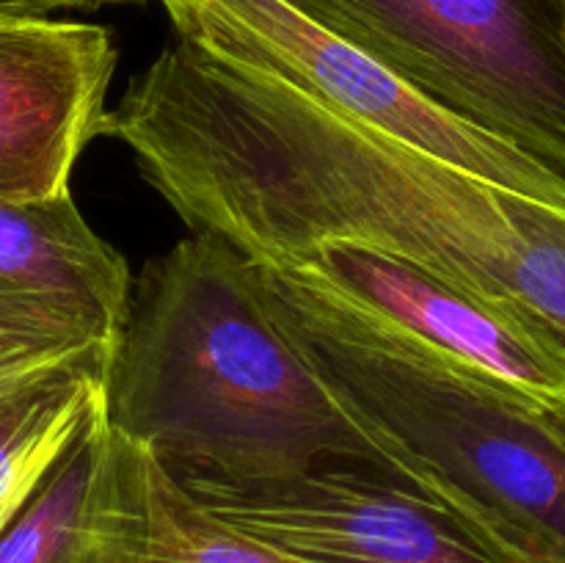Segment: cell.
Returning <instances> with one entry per match:
<instances>
[{"instance_id":"6da1fadb","label":"cell","mask_w":565,"mask_h":563,"mask_svg":"<svg viewBox=\"0 0 565 563\" xmlns=\"http://www.w3.org/2000/svg\"><path fill=\"white\" fill-rule=\"evenodd\" d=\"M105 419L171 475L246 484L323 461L390 469L268 318L248 259L204 232L132 282Z\"/></svg>"},{"instance_id":"7a4b0ae2","label":"cell","mask_w":565,"mask_h":563,"mask_svg":"<svg viewBox=\"0 0 565 563\" xmlns=\"http://www.w3.org/2000/svg\"><path fill=\"white\" fill-rule=\"evenodd\" d=\"M248 274L392 472L533 561L565 563V408L450 364L301 270L248 259Z\"/></svg>"},{"instance_id":"3957f363","label":"cell","mask_w":565,"mask_h":563,"mask_svg":"<svg viewBox=\"0 0 565 563\" xmlns=\"http://www.w3.org/2000/svg\"><path fill=\"white\" fill-rule=\"evenodd\" d=\"M456 119L565 177V0H287Z\"/></svg>"},{"instance_id":"277c9868","label":"cell","mask_w":565,"mask_h":563,"mask_svg":"<svg viewBox=\"0 0 565 563\" xmlns=\"http://www.w3.org/2000/svg\"><path fill=\"white\" fill-rule=\"evenodd\" d=\"M177 39L456 169L565 210V177L456 119L287 0H160Z\"/></svg>"},{"instance_id":"5b68a950","label":"cell","mask_w":565,"mask_h":563,"mask_svg":"<svg viewBox=\"0 0 565 563\" xmlns=\"http://www.w3.org/2000/svg\"><path fill=\"white\" fill-rule=\"evenodd\" d=\"M171 478L210 517L298 563H539L367 461H323L246 484Z\"/></svg>"},{"instance_id":"8992f818","label":"cell","mask_w":565,"mask_h":563,"mask_svg":"<svg viewBox=\"0 0 565 563\" xmlns=\"http://www.w3.org/2000/svg\"><path fill=\"white\" fill-rule=\"evenodd\" d=\"M450 364L565 408V353L535 320L356 243H323L292 265Z\"/></svg>"},{"instance_id":"52a82bcc","label":"cell","mask_w":565,"mask_h":563,"mask_svg":"<svg viewBox=\"0 0 565 563\" xmlns=\"http://www.w3.org/2000/svg\"><path fill=\"white\" fill-rule=\"evenodd\" d=\"M116 72L114 33L75 20H0V202L70 193L99 136Z\"/></svg>"},{"instance_id":"ba28073f","label":"cell","mask_w":565,"mask_h":563,"mask_svg":"<svg viewBox=\"0 0 565 563\" xmlns=\"http://www.w3.org/2000/svg\"><path fill=\"white\" fill-rule=\"evenodd\" d=\"M136 445L105 412L0 535V563H141Z\"/></svg>"},{"instance_id":"9c48e42d","label":"cell","mask_w":565,"mask_h":563,"mask_svg":"<svg viewBox=\"0 0 565 563\" xmlns=\"http://www.w3.org/2000/svg\"><path fill=\"white\" fill-rule=\"evenodd\" d=\"M0 279L64 307L99 340H119L130 268L70 193L36 204L0 202Z\"/></svg>"},{"instance_id":"30bf717a","label":"cell","mask_w":565,"mask_h":563,"mask_svg":"<svg viewBox=\"0 0 565 563\" xmlns=\"http://www.w3.org/2000/svg\"><path fill=\"white\" fill-rule=\"evenodd\" d=\"M105 373L75 370L0 397V535L105 412Z\"/></svg>"},{"instance_id":"8fae6325","label":"cell","mask_w":565,"mask_h":563,"mask_svg":"<svg viewBox=\"0 0 565 563\" xmlns=\"http://www.w3.org/2000/svg\"><path fill=\"white\" fill-rule=\"evenodd\" d=\"M136 464L143 513L141 563H298L210 517L143 445H136Z\"/></svg>"},{"instance_id":"7c38bea8","label":"cell","mask_w":565,"mask_h":563,"mask_svg":"<svg viewBox=\"0 0 565 563\" xmlns=\"http://www.w3.org/2000/svg\"><path fill=\"white\" fill-rule=\"evenodd\" d=\"M110 357V342L0 334V397L75 370H108Z\"/></svg>"},{"instance_id":"4fadbf2b","label":"cell","mask_w":565,"mask_h":563,"mask_svg":"<svg viewBox=\"0 0 565 563\" xmlns=\"http://www.w3.org/2000/svg\"><path fill=\"white\" fill-rule=\"evenodd\" d=\"M99 0H0V20H44L55 11L97 9Z\"/></svg>"},{"instance_id":"5bb4252c","label":"cell","mask_w":565,"mask_h":563,"mask_svg":"<svg viewBox=\"0 0 565 563\" xmlns=\"http://www.w3.org/2000/svg\"><path fill=\"white\" fill-rule=\"evenodd\" d=\"M99 3H116V0H99Z\"/></svg>"}]
</instances>
